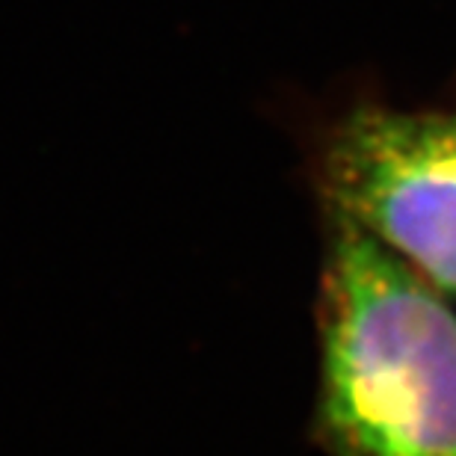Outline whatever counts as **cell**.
I'll list each match as a JSON object with an SVG mask.
<instances>
[{
    "label": "cell",
    "instance_id": "obj_2",
    "mask_svg": "<svg viewBox=\"0 0 456 456\" xmlns=\"http://www.w3.org/2000/svg\"><path fill=\"white\" fill-rule=\"evenodd\" d=\"M321 190L330 214L456 294V116L355 107L326 140Z\"/></svg>",
    "mask_w": 456,
    "mask_h": 456
},
{
    "label": "cell",
    "instance_id": "obj_1",
    "mask_svg": "<svg viewBox=\"0 0 456 456\" xmlns=\"http://www.w3.org/2000/svg\"><path fill=\"white\" fill-rule=\"evenodd\" d=\"M317 433L332 456H456V314L338 214L321 281Z\"/></svg>",
    "mask_w": 456,
    "mask_h": 456
}]
</instances>
